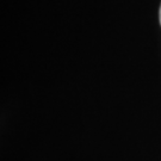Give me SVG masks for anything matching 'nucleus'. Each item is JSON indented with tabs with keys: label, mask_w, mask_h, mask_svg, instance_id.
I'll use <instances>...</instances> for the list:
<instances>
[{
	"label": "nucleus",
	"mask_w": 161,
	"mask_h": 161,
	"mask_svg": "<svg viewBox=\"0 0 161 161\" xmlns=\"http://www.w3.org/2000/svg\"><path fill=\"white\" fill-rule=\"evenodd\" d=\"M160 24H161V7H160Z\"/></svg>",
	"instance_id": "nucleus-1"
}]
</instances>
